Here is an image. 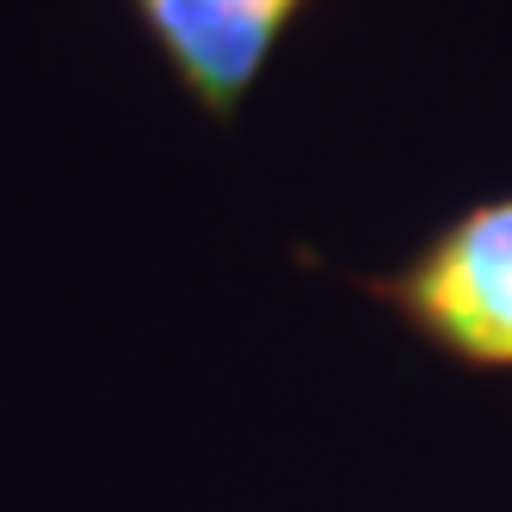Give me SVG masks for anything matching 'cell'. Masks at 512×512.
<instances>
[{"label":"cell","mask_w":512,"mask_h":512,"mask_svg":"<svg viewBox=\"0 0 512 512\" xmlns=\"http://www.w3.org/2000/svg\"><path fill=\"white\" fill-rule=\"evenodd\" d=\"M130 7L167 56L173 81L210 118H235L303 0H130Z\"/></svg>","instance_id":"2"},{"label":"cell","mask_w":512,"mask_h":512,"mask_svg":"<svg viewBox=\"0 0 512 512\" xmlns=\"http://www.w3.org/2000/svg\"><path fill=\"white\" fill-rule=\"evenodd\" d=\"M414 334L475 371H512V192L451 216L401 272L371 278Z\"/></svg>","instance_id":"1"}]
</instances>
